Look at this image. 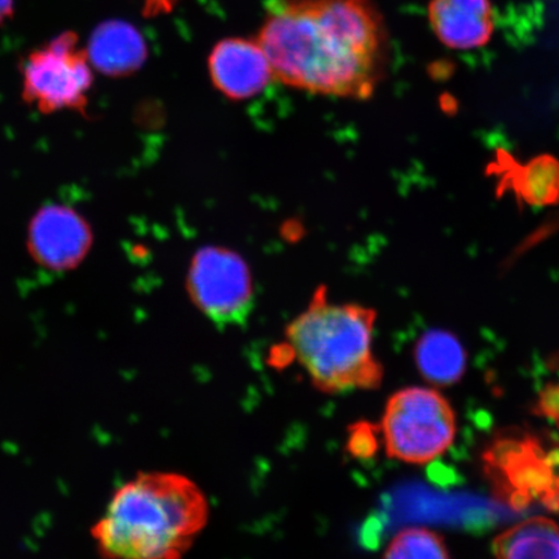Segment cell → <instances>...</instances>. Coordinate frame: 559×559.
Returning <instances> with one entry per match:
<instances>
[{
	"mask_svg": "<svg viewBox=\"0 0 559 559\" xmlns=\"http://www.w3.org/2000/svg\"><path fill=\"white\" fill-rule=\"evenodd\" d=\"M187 292L199 311L219 328L243 325L254 310L249 265L229 249L199 250L188 270Z\"/></svg>",
	"mask_w": 559,
	"mask_h": 559,
	"instance_id": "52a82bcc",
	"label": "cell"
},
{
	"mask_svg": "<svg viewBox=\"0 0 559 559\" xmlns=\"http://www.w3.org/2000/svg\"><path fill=\"white\" fill-rule=\"evenodd\" d=\"M415 360L426 381L439 388L452 386L466 372V352L450 332L429 331L418 340Z\"/></svg>",
	"mask_w": 559,
	"mask_h": 559,
	"instance_id": "7c38bea8",
	"label": "cell"
},
{
	"mask_svg": "<svg viewBox=\"0 0 559 559\" xmlns=\"http://www.w3.org/2000/svg\"><path fill=\"white\" fill-rule=\"evenodd\" d=\"M376 321V310L328 302L326 290L320 288L286 326V347L321 393L376 390L384 374L373 349Z\"/></svg>",
	"mask_w": 559,
	"mask_h": 559,
	"instance_id": "3957f363",
	"label": "cell"
},
{
	"mask_svg": "<svg viewBox=\"0 0 559 559\" xmlns=\"http://www.w3.org/2000/svg\"><path fill=\"white\" fill-rule=\"evenodd\" d=\"M86 50L91 64L111 76L136 72L146 56L142 34L123 21H108L97 26Z\"/></svg>",
	"mask_w": 559,
	"mask_h": 559,
	"instance_id": "8fae6325",
	"label": "cell"
},
{
	"mask_svg": "<svg viewBox=\"0 0 559 559\" xmlns=\"http://www.w3.org/2000/svg\"><path fill=\"white\" fill-rule=\"evenodd\" d=\"M214 86L228 99H250L274 76L267 55L258 40L229 38L219 41L209 56Z\"/></svg>",
	"mask_w": 559,
	"mask_h": 559,
	"instance_id": "9c48e42d",
	"label": "cell"
},
{
	"mask_svg": "<svg viewBox=\"0 0 559 559\" xmlns=\"http://www.w3.org/2000/svg\"><path fill=\"white\" fill-rule=\"evenodd\" d=\"M523 191L537 204H547L559 193V166L549 158L536 159L523 174Z\"/></svg>",
	"mask_w": 559,
	"mask_h": 559,
	"instance_id": "9a60e30c",
	"label": "cell"
},
{
	"mask_svg": "<svg viewBox=\"0 0 559 559\" xmlns=\"http://www.w3.org/2000/svg\"><path fill=\"white\" fill-rule=\"evenodd\" d=\"M456 414L435 389L405 388L390 396L380 432L388 456L425 465L450 450L456 438Z\"/></svg>",
	"mask_w": 559,
	"mask_h": 559,
	"instance_id": "5b68a950",
	"label": "cell"
},
{
	"mask_svg": "<svg viewBox=\"0 0 559 559\" xmlns=\"http://www.w3.org/2000/svg\"><path fill=\"white\" fill-rule=\"evenodd\" d=\"M429 20L438 39L453 50L485 46L495 31L489 0H432Z\"/></svg>",
	"mask_w": 559,
	"mask_h": 559,
	"instance_id": "30bf717a",
	"label": "cell"
},
{
	"mask_svg": "<svg viewBox=\"0 0 559 559\" xmlns=\"http://www.w3.org/2000/svg\"><path fill=\"white\" fill-rule=\"evenodd\" d=\"M179 2L180 0H144V15L146 17L163 15L173 11Z\"/></svg>",
	"mask_w": 559,
	"mask_h": 559,
	"instance_id": "ac0fdd59",
	"label": "cell"
},
{
	"mask_svg": "<svg viewBox=\"0 0 559 559\" xmlns=\"http://www.w3.org/2000/svg\"><path fill=\"white\" fill-rule=\"evenodd\" d=\"M91 247L93 233L88 223L72 207L45 206L33 216L27 248L41 267L53 272L79 267Z\"/></svg>",
	"mask_w": 559,
	"mask_h": 559,
	"instance_id": "ba28073f",
	"label": "cell"
},
{
	"mask_svg": "<svg viewBox=\"0 0 559 559\" xmlns=\"http://www.w3.org/2000/svg\"><path fill=\"white\" fill-rule=\"evenodd\" d=\"M277 80L365 100L382 79L388 35L372 0H271L258 35Z\"/></svg>",
	"mask_w": 559,
	"mask_h": 559,
	"instance_id": "6da1fadb",
	"label": "cell"
},
{
	"mask_svg": "<svg viewBox=\"0 0 559 559\" xmlns=\"http://www.w3.org/2000/svg\"><path fill=\"white\" fill-rule=\"evenodd\" d=\"M13 13V0H0V24L10 19Z\"/></svg>",
	"mask_w": 559,
	"mask_h": 559,
	"instance_id": "d6986e66",
	"label": "cell"
},
{
	"mask_svg": "<svg viewBox=\"0 0 559 559\" xmlns=\"http://www.w3.org/2000/svg\"><path fill=\"white\" fill-rule=\"evenodd\" d=\"M484 461L498 500L516 510L540 504L559 512V443L508 431L488 447Z\"/></svg>",
	"mask_w": 559,
	"mask_h": 559,
	"instance_id": "277c9868",
	"label": "cell"
},
{
	"mask_svg": "<svg viewBox=\"0 0 559 559\" xmlns=\"http://www.w3.org/2000/svg\"><path fill=\"white\" fill-rule=\"evenodd\" d=\"M492 550L499 558H559V526L534 516L496 537Z\"/></svg>",
	"mask_w": 559,
	"mask_h": 559,
	"instance_id": "4fadbf2b",
	"label": "cell"
},
{
	"mask_svg": "<svg viewBox=\"0 0 559 559\" xmlns=\"http://www.w3.org/2000/svg\"><path fill=\"white\" fill-rule=\"evenodd\" d=\"M209 521V502L185 475L151 472L117 489L91 528L105 558L175 559L185 556Z\"/></svg>",
	"mask_w": 559,
	"mask_h": 559,
	"instance_id": "7a4b0ae2",
	"label": "cell"
},
{
	"mask_svg": "<svg viewBox=\"0 0 559 559\" xmlns=\"http://www.w3.org/2000/svg\"><path fill=\"white\" fill-rule=\"evenodd\" d=\"M93 83V64L73 32L59 35L24 61V100L45 115L85 110Z\"/></svg>",
	"mask_w": 559,
	"mask_h": 559,
	"instance_id": "8992f818",
	"label": "cell"
},
{
	"mask_svg": "<svg viewBox=\"0 0 559 559\" xmlns=\"http://www.w3.org/2000/svg\"><path fill=\"white\" fill-rule=\"evenodd\" d=\"M384 558H450L443 536L428 528L412 527L401 531L389 544Z\"/></svg>",
	"mask_w": 559,
	"mask_h": 559,
	"instance_id": "5bb4252c",
	"label": "cell"
},
{
	"mask_svg": "<svg viewBox=\"0 0 559 559\" xmlns=\"http://www.w3.org/2000/svg\"><path fill=\"white\" fill-rule=\"evenodd\" d=\"M379 428L367 423L353 425L347 442L349 453L355 457H372L379 450Z\"/></svg>",
	"mask_w": 559,
	"mask_h": 559,
	"instance_id": "2e32d148",
	"label": "cell"
},
{
	"mask_svg": "<svg viewBox=\"0 0 559 559\" xmlns=\"http://www.w3.org/2000/svg\"><path fill=\"white\" fill-rule=\"evenodd\" d=\"M539 412L542 415L559 421V386L549 384L540 395Z\"/></svg>",
	"mask_w": 559,
	"mask_h": 559,
	"instance_id": "e0dca14e",
	"label": "cell"
}]
</instances>
